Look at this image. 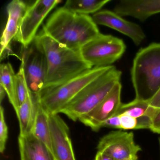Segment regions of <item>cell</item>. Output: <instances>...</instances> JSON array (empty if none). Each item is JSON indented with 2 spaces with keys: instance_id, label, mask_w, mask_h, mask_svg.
Here are the masks:
<instances>
[{
  "instance_id": "6da1fadb",
  "label": "cell",
  "mask_w": 160,
  "mask_h": 160,
  "mask_svg": "<svg viewBox=\"0 0 160 160\" xmlns=\"http://www.w3.org/2000/svg\"><path fill=\"white\" fill-rule=\"evenodd\" d=\"M42 31L60 44L77 51L101 33L92 17L63 7L51 15Z\"/></svg>"
},
{
  "instance_id": "7a4b0ae2",
  "label": "cell",
  "mask_w": 160,
  "mask_h": 160,
  "mask_svg": "<svg viewBox=\"0 0 160 160\" xmlns=\"http://www.w3.org/2000/svg\"><path fill=\"white\" fill-rule=\"evenodd\" d=\"M42 48L47 61L44 86L59 84L92 69L80 52L67 48L51 39L42 31L35 37Z\"/></svg>"
},
{
  "instance_id": "3957f363",
  "label": "cell",
  "mask_w": 160,
  "mask_h": 160,
  "mask_svg": "<svg viewBox=\"0 0 160 160\" xmlns=\"http://www.w3.org/2000/svg\"><path fill=\"white\" fill-rule=\"evenodd\" d=\"M131 76L135 99L148 102L160 88V43H152L138 50Z\"/></svg>"
},
{
  "instance_id": "277c9868",
  "label": "cell",
  "mask_w": 160,
  "mask_h": 160,
  "mask_svg": "<svg viewBox=\"0 0 160 160\" xmlns=\"http://www.w3.org/2000/svg\"><path fill=\"white\" fill-rule=\"evenodd\" d=\"M122 72L114 65L82 89L61 111L77 121L92 111L120 82Z\"/></svg>"
},
{
  "instance_id": "5b68a950",
  "label": "cell",
  "mask_w": 160,
  "mask_h": 160,
  "mask_svg": "<svg viewBox=\"0 0 160 160\" xmlns=\"http://www.w3.org/2000/svg\"><path fill=\"white\" fill-rule=\"evenodd\" d=\"M112 66L93 67L64 82L43 88L36 95L38 102L49 115L59 114L82 89Z\"/></svg>"
},
{
  "instance_id": "8992f818",
  "label": "cell",
  "mask_w": 160,
  "mask_h": 160,
  "mask_svg": "<svg viewBox=\"0 0 160 160\" xmlns=\"http://www.w3.org/2000/svg\"><path fill=\"white\" fill-rule=\"evenodd\" d=\"M123 40L111 35L100 33L79 50L85 62L93 67L112 66L126 50Z\"/></svg>"
},
{
  "instance_id": "52a82bcc",
  "label": "cell",
  "mask_w": 160,
  "mask_h": 160,
  "mask_svg": "<svg viewBox=\"0 0 160 160\" xmlns=\"http://www.w3.org/2000/svg\"><path fill=\"white\" fill-rule=\"evenodd\" d=\"M23 48L21 64L24 67L30 90L37 95L43 88L46 77L47 65L45 55L35 39Z\"/></svg>"
},
{
  "instance_id": "ba28073f",
  "label": "cell",
  "mask_w": 160,
  "mask_h": 160,
  "mask_svg": "<svg viewBox=\"0 0 160 160\" xmlns=\"http://www.w3.org/2000/svg\"><path fill=\"white\" fill-rule=\"evenodd\" d=\"M60 0H37L28 5L14 41L23 48L30 44L37 36L38 29L51 10L61 2Z\"/></svg>"
},
{
  "instance_id": "9c48e42d",
  "label": "cell",
  "mask_w": 160,
  "mask_h": 160,
  "mask_svg": "<svg viewBox=\"0 0 160 160\" xmlns=\"http://www.w3.org/2000/svg\"><path fill=\"white\" fill-rule=\"evenodd\" d=\"M97 149L116 160H129L141 150L135 142L133 132L122 131H113L102 138Z\"/></svg>"
},
{
  "instance_id": "30bf717a",
  "label": "cell",
  "mask_w": 160,
  "mask_h": 160,
  "mask_svg": "<svg viewBox=\"0 0 160 160\" xmlns=\"http://www.w3.org/2000/svg\"><path fill=\"white\" fill-rule=\"evenodd\" d=\"M122 88L121 82L117 83L101 102L92 111L81 117L79 121L92 131H99L105 122L116 115L120 108Z\"/></svg>"
},
{
  "instance_id": "8fae6325",
  "label": "cell",
  "mask_w": 160,
  "mask_h": 160,
  "mask_svg": "<svg viewBox=\"0 0 160 160\" xmlns=\"http://www.w3.org/2000/svg\"><path fill=\"white\" fill-rule=\"evenodd\" d=\"M51 151L55 160H76L70 137V129L58 115H49Z\"/></svg>"
},
{
  "instance_id": "7c38bea8",
  "label": "cell",
  "mask_w": 160,
  "mask_h": 160,
  "mask_svg": "<svg viewBox=\"0 0 160 160\" xmlns=\"http://www.w3.org/2000/svg\"><path fill=\"white\" fill-rule=\"evenodd\" d=\"M97 25L106 26L130 38L136 46H139L146 38L144 31L139 25L127 21L114 11L102 10L92 15Z\"/></svg>"
},
{
  "instance_id": "4fadbf2b",
  "label": "cell",
  "mask_w": 160,
  "mask_h": 160,
  "mask_svg": "<svg viewBox=\"0 0 160 160\" xmlns=\"http://www.w3.org/2000/svg\"><path fill=\"white\" fill-rule=\"evenodd\" d=\"M114 12L121 17H131L141 22L160 13V0H121Z\"/></svg>"
},
{
  "instance_id": "5bb4252c",
  "label": "cell",
  "mask_w": 160,
  "mask_h": 160,
  "mask_svg": "<svg viewBox=\"0 0 160 160\" xmlns=\"http://www.w3.org/2000/svg\"><path fill=\"white\" fill-rule=\"evenodd\" d=\"M28 5L21 0H13L7 7L8 20L1 38V58L8 50L11 42L15 38Z\"/></svg>"
},
{
  "instance_id": "9a60e30c",
  "label": "cell",
  "mask_w": 160,
  "mask_h": 160,
  "mask_svg": "<svg viewBox=\"0 0 160 160\" xmlns=\"http://www.w3.org/2000/svg\"><path fill=\"white\" fill-rule=\"evenodd\" d=\"M20 160H55L52 151L32 133L19 135Z\"/></svg>"
},
{
  "instance_id": "2e32d148",
  "label": "cell",
  "mask_w": 160,
  "mask_h": 160,
  "mask_svg": "<svg viewBox=\"0 0 160 160\" xmlns=\"http://www.w3.org/2000/svg\"><path fill=\"white\" fill-rule=\"evenodd\" d=\"M37 106L36 95L29 90L26 101L15 111L19 122V135L26 136L31 133L35 121Z\"/></svg>"
},
{
  "instance_id": "e0dca14e",
  "label": "cell",
  "mask_w": 160,
  "mask_h": 160,
  "mask_svg": "<svg viewBox=\"0 0 160 160\" xmlns=\"http://www.w3.org/2000/svg\"><path fill=\"white\" fill-rule=\"evenodd\" d=\"M32 133L51 151V134L49 115L43 109L38 102V100L36 116Z\"/></svg>"
},
{
  "instance_id": "ac0fdd59",
  "label": "cell",
  "mask_w": 160,
  "mask_h": 160,
  "mask_svg": "<svg viewBox=\"0 0 160 160\" xmlns=\"http://www.w3.org/2000/svg\"><path fill=\"white\" fill-rule=\"evenodd\" d=\"M110 0H68L63 8L80 14L89 15L99 12Z\"/></svg>"
},
{
  "instance_id": "d6986e66",
  "label": "cell",
  "mask_w": 160,
  "mask_h": 160,
  "mask_svg": "<svg viewBox=\"0 0 160 160\" xmlns=\"http://www.w3.org/2000/svg\"><path fill=\"white\" fill-rule=\"evenodd\" d=\"M16 74L12 66L8 62L1 64L0 86L5 90L9 101L14 110L16 108L15 95V77Z\"/></svg>"
},
{
  "instance_id": "ffe728a7",
  "label": "cell",
  "mask_w": 160,
  "mask_h": 160,
  "mask_svg": "<svg viewBox=\"0 0 160 160\" xmlns=\"http://www.w3.org/2000/svg\"><path fill=\"white\" fill-rule=\"evenodd\" d=\"M149 107L148 102L133 100L127 103L122 104L117 114L125 115L133 117L137 120H144L151 122L148 117Z\"/></svg>"
},
{
  "instance_id": "44dd1931",
  "label": "cell",
  "mask_w": 160,
  "mask_h": 160,
  "mask_svg": "<svg viewBox=\"0 0 160 160\" xmlns=\"http://www.w3.org/2000/svg\"><path fill=\"white\" fill-rule=\"evenodd\" d=\"M29 90L26 80L24 67L21 64L19 71L16 74L15 77V95L16 104L15 111L26 101Z\"/></svg>"
},
{
  "instance_id": "7402d4cb",
  "label": "cell",
  "mask_w": 160,
  "mask_h": 160,
  "mask_svg": "<svg viewBox=\"0 0 160 160\" xmlns=\"http://www.w3.org/2000/svg\"><path fill=\"white\" fill-rule=\"evenodd\" d=\"M8 137V128L5 121L4 108H0V152L3 153L6 148Z\"/></svg>"
},
{
  "instance_id": "603a6c76",
  "label": "cell",
  "mask_w": 160,
  "mask_h": 160,
  "mask_svg": "<svg viewBox=\"0 0 160 160\" xmlns=\"http://www.w3.org/2000/svg\"><path fill=\"white\" fill-rule=\"evenodd\" d=\"M118 115V114H117ZM120 118L122 129L125 130H136L137 119L125 115H118Z\"/></svg>"
},
{
  "instance_id": "cb8c5ba5",
  "label": "cell",
  "mask_w": 160,
  "mask_h": 160,
  "mask_svg": "<svg viewBox=\"0 0 160 160\" xmlns=\"http://www.w3.org/2000/svg\"><path fill=\"white\" fill-rule=\"evenodd\" d=\"M147 102L148 104L150 115L152 117L156 110L160 109V88L152 99Z\"/></svg>"
},
{
  "instance_id": "d4e9b609",
  "label": "cell",
  "mask_w": 160,
  "mask_h": 160,
  "mask_svg": "<svg viewBox=\"0 0 160 160\" xmlns=\"http://www.w3.org/2000/svg\"><path fill=\"white\" fill-rule=\"evenodd\" d=\"M149 130L152 132L160 134V109L153 113L151 119Z\"/></svg>"
},
{
  "instance_id": "484cf974",
  "label": "cell",
  "mask_w": 160,
  "mask_h": 160,
  "mask_svg": "<svg viewBox=\"0 0 160 160\" xmlns=\"http://www.w3.org/2000/svg\"><path fill=\"white\" fill-rule=\"evenodd\" d=\"M103 127L122 129L119 116L116 114L108 119L103 124Z\"/></svg>"
},
{
  "instance_id": "4316f807",
  "label": "cell",
  "mask_w": 160,
  "mask_h": 160,
  "mask_svg": "<svg viewBox=\"0 0 160 160\" xmlns=\"http://www.w3.org/2000/svg\"><path fill=\"white\" fill-rule=\"evenodd\" d=\"M94 160H116L110 156L100 152H97Z\"/></svg>"
},
{
  "instance_id": "83f0119b",
  "label": "cell",
  "mask_w": 160,
  "mask_h": 160,
  "mask_svg": "<svg viewBox=\"0 0 160 160\" xmlns=\"http://www.w3.org/2000/svg\"><path fill=\"white\" fill-rule=\"evenodd\" d=\"M6 94H6L5 90L2 86H0V102H1V103L2 102Z\"/></svg>"
},
{
  "instance_id": "f1b7e54d",
  "label": "cell",
  "mask_w": 160,
  "mask_h": 160,
  "mask_svg": "<svg viewBox=\"0 0 160 160\" xmlns=\"http://www.w3.org/2000/svg\"><path fill=\"white\" fill-rule=\"evenodd\" d=\"M138 155H136V156H132L128 160H138Z\"/></svg>"
},
{
  "instance_id": "f546056e",
  "label": "cell",
  "mask_w": 160,
  "mask_h": 160,
  "mask_svg": "<svg viewBox=\"0 0 160 160\" xmlns=\"http://www.w3.org/2000/svg\"><path fill=\"white\" fill-rule=\"evenodd\" d=\"M158 141H159V148H160V138H159V140H158Z\"/></svg>"
}]
</instances>
